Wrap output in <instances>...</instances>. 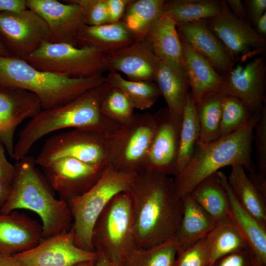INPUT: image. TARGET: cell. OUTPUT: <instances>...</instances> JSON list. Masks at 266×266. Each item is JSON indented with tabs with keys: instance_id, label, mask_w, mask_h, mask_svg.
<instances>
[{
	"instance_id": "obj_1",
	"label": "cell",
	"mask_w": 266,
	"mask_h": 266,
	"mask_svg": "<svg viewBox=\"0 0 266 266\" xmlns=\"http://www.w3.org/2000/svg\"><path fill=\"white\" fill-rule=\"evenodd\" d=\"M137 248L147 249L175 239L182 217V199L169 176L141 170L128 191Z\"/></svg>"
},
{
	"instance_id": "obj_2",
	"label": "cell",
	"mask_w": 266,
	"mask_h": 266,
	"mask_svg": "<svg viewBox=\"0 0 266 266\" xmlns=\"http://www.w3.org/2000/svg\"><path fill=\"white\" fill-rule=\"evenodd\" d=\"M111 87L106 78L101 84L65 104L42 109L19 132L12 158L21 160L41 138L64 129L90 130L109 136L121 127L101 111L102 101Z\"/></svg>"
},
{
	"instance_id": "obj_3",
	"label": "cell",
	"mask_w": 266,
	"mask_h": 266,
	"mask_svg": "<svg viewBox=\"0 0 266 266\" xmlns=\"http://www.w3.org/2000/svg\"><path fill=\"white\" fill-rule=\"evenodd\" d=\"M261 110L253 114L239 130L205 145H196L190 162L173 178L178 198L189 195L200 183L224 167L239 165L249 173L256 170L252 146L254 128Z\"/></svg>"
},
{
	"instance_id": "obj_4",
	"label": "cell",
	"mask_w": 266,
	"mask_h": 266,
	"mask_svg": "<svg viewBox=\"0 0 266 266\" xmlns=\"http://www.w3.org/2000/svg\"><path fill=\"white\" fill-rule=\"evenodd\" d=\"M14 165L11 192L0 212L25 209L35 212L42 221V239L69 231L73 220L68 204L53 195L38 172L34 158L27 155Z\"/></svg>"
},
{
	"instance_id": "obj_5",
	"label": "cell",
	"mask_w": 266,
	"mask_h": 266,
	"mask_svg": "<svg viewBox=\"0 0 266 266\" xmlns=\"http://www.w3.org/2000/svg\"><path fill=\"white\" fill-rule=\"evenodd\" d=\"M106 80L103 75L74 79L39 70L25 60L0 55V86L22 89L35 94L42 109L65 104Z\"/></svg>"
},
{
	"instance_id": "obj_6",
	"label": "cell",
	"mask_w": 266,
	"mask_h": 266,
	"mask_svg": "<svg viewBox=\"0 0 266 266\" xmlns=\"http://www.w3.org/2000/svg\"><path fill=\"white\" fill-rule=\"evenodd\" d=\"M135 174L107 165L92 188L67 203L73 220L75 243L78 247L95 252L91 237L96 220L115 196L128 191Z\"/></svg>"
},
{
	"instance_id": "obj_7",
	"label": "cell",
	"mask_w": 266,
	"mask_h": 266,
	"mask_svg": "<svg viewBox=\"0 0 266 266\" xmlns=\"http://www.w3.org/2000/svg\"><path fill=\"white\" fill-rule=\"evenodd\" d=\"M91 241L95 252L114 266H122L137 247L128 191L115 196L100 215L93 228Z\"/></svg>"
},
{
	"instance_id": "obj_8",
	"label": "cell",
	"mask_w": 266,
	"mask_h": 266,
	"mask_svg": "<svg viewBox=\"0 0 266 266\" xmlns=\"http://www.w3.org/2000/svg\"><path fill=\"white\" fill-rule=\"evenodd\" d=\"M107 55L91 45L75 47L44 41L24 59L34 68L70 78H88L108 71Z\"/></svg>"
},
{
	"instance_id": "obj_9",
	"label": "cell",
	"mask_w": 266,
	"mask_h": 266,
	"mask_svg": "<svg viewBox=\"0 0 266 266\" xmlns=\"http://www.w3.org/2000/svg\"><path fill=\"white\" fill-rule=\"evenodd\" d=\"M155 128L154 114H135L108 137L106 166L135 173L142 170Z\"/></svg>"
},
{
	"instance_id": "obj_10",
	"label": "cell",
	"mask_w": 266,
	"mask_h": 266,
	"mask_svg": "<svg viewBox=\"0 0 266 266\" xmlns=\"http://www.w3.org/2000/svg\"><path fill=\"white\" fill-rule=\"evenodd\" d=\"M100 132L73 129L48 137L35 163L41 167L59 159L69 157L94 165L106 166L107 138Z\"/></svg>"
},
{
	"instance_id": "obj_11",
	"label": "cell",
	"mask_w": 266,
	"mask_h": 266,
	"mask_svg": "<svg viewBox=\"0 0 266 266\" xmlns=\"http://www.w3.org/2000/svg\"><path fill=\"white\" fill-rule=\"evenodd\" d=\"M48 28L34 11L0 12V42L10 56L25 59L46 41Z\"/></svg>"
},
{
	"instance_id": "obj_12",
	"label": "cell",
	"mask_w": 266,
	"mask_h": 266,
	"mask_svg": "<svg viewBox=\"0 0 266 266\" xmlns=\"http://www.w3.org/2000/svg\"><path fill=\"white\" fill-rule=\"evenodd\" d=\"M106 166L65 157L41 168L48 185L58 194L59 199L68 203L92 188Z\"/></svg>"
},
{
	"instance_id": "obj_13",
	"label": "cell",
	"mask_w": 266,
	"mask_h": 266,
	"mask_svg": "<svg viewBox=\"0 0 266 266\" xmlns=\"http://www.w3.org/2000/svg\"><path fill=\"white\" fill-rule=\"evenodd\" d=\"M56 0H27V5L45 22L48 28L46 41L81 47L78 36L85 26L81 7L74 3Z\"/></svg>"
},
{
	"instance_id": "obj_14",
	"label": "cell",
	"mask_w": 266,
	"mask_h": 266,
	"mask_svg": "<svg viewBox=\"0 0 266 266\" xmlns=\"http://www.w3.org/2000/svg\"><path fill=\"white\" fill-rule=\"evenodd\" d=\"M154 114L155 131L142 170L175 176L182 116L172 115L167 107L161 108Z\"/></svg>"
},
{
	"instance_id": "obj_15",
	"label": "cell",
	"mask_w": 266,
	"mask_h": 266,
	"mask_svg": "<svg viewBox=\"0 0 266 266\" xmlns=\"http://www.w3.org/2000/svg\"><path fill=\"white\" fill-rule=\"evenodd\" d=\"M14 255L22 266H74L97 258L96 252L75 245L72 227L67 232L41 239L33 248Z\"/></svg>"
},
{
	"instance_id": "obj_16",
	"label": "cell",
	"mask_w": 266,
	"mask_h": 266,
	"mask_svg": "<svg viewBox=\"0 0 266 266\" xmlns=\"http://www.w3.org/2000/svg\"><path fill=\"white\" fill-rule=\"evenodd\" d=\"M42 110L40 101L33 93L18 88L0 86V142L10 157L13 156L17 128Z\"/></svg>"
},
{
	"instance_id": "obj_17",
	"label": "cell",
	"mask_w": 266,
	"mask_h": 266,
	"mask_svg": "<svg viewBox=\"0 0 266 266\" xmlns=\"http://www.w3.org/2000/svg\"><path fill=\"white\" fill-rule=\"evenodd\" d=\"M220 1V12L207 20V26L220 40L230 58L233 61L251 49L264 46L265 38L258 34L249 23L233 15L226 0Z\"/></svg>"
},
{
	"instance_id": "obj_18",
	"label": "cell",
	"mask_w": 266,
	"mask_h": 266,
	"mask_svg": "<svg viewBox=\"0 0 266 266\" xmlns=\"http://www.w3.org/2000/svg\"><path fill=\"white\" fill-rule=\"evenodd\" d=\"M266 67L262 58L233 66L225 76L222 91L237 98L254 114L265 102Z\"/></svg>"
},
{
	"instance_id": "obj_19",
	"label": "cell",
	"mask_w": 266,
	"mask_h": 266,
	"mask_svg": "<svg viewBox=\"0 0 266 266\" xmlns=\"http://www.w3.org/2000/svg\"><path fill=\"white\" fill-rule=\"evenodd\" d=\"M182 47L181 65L195 104L222 91L225 77L179 34Z\"/></svg>"
},
{
	"instance_id": "obj_20",
	"label": "cell",
	"mask_w": 266,
	"mask_h": 266,
	"mask_svg": "<svg viewBox=\"0 0 266 266\" xmlns=\"http://www.w3.org/2000/svg\"><path fill=\"white\" fill-rule=\"evenodd\" d=\"M159 61L146 39L107 56L109 72H122L135 81L154 82Z\"/></svg>"
},
{
	"instance_id": "obj_21",
	"label": "cell",
	"mask_w": 266,
	"mask_h": 266,
	"mask_svg": "<svg viewBox=\"0 0 266 266\" xmlns=\"http://www.w3.org/2000/svg\"><path fill=\"white\" fill-rule=\"evenodd\" d=\"M42 226L16 210L0 212V253L14 255L35 247L42 239Z\"/></svg>"
},
{
	"instance_id": "obj_22",
	"label": "cell",
	"mask_w": 266,
	"mask_h": 266,
	"mask_svg": "<svg viewBox=\"0 0 266 266\" xmlns=\"http://www.w3.org/2000/svg\"><path fill=\"white\" fill-rule=\"evenodd\" d=\"M177 29L190 46L220 74L225 76L234 66L220 40L207 27V20L179 25Z\"/></svg>"
},
{
	"instance_id": "obj_23",
	"label": "cell",
	"mask_w": 266,
	"mask_h": 266,
	"mask_svg": "<svg viewBox=\"0 0 266 266\" xmlns=\"http://www.w3.org/2000/svg\"><path fill=\"white\" fill-rule=\"evenodd\" d=\"M216 175L228 196L229 217L247 241L258 266H266V228L240 204L229 184L226 174L219 170Z\"/></svg>"
},
{
	"instance_id": "obj_24",
	"label": "cell",
	"mask_w": 266,
	"mask_h": 266,
	"mask_svg": "<svg viewBox=\"0 0 266 266\" xmlns=\"http://www.w3.org/2000/svg\"><path fill=\"white\" fill-rule=\"evenodd\" d=\"M154 82L166 102L170 113L182 116L190 87L181 64L169 60H159Z\"/></svg>"
},
{
	"instance_id": "obj_25",
	"label": "cell",
	"mask_w": 266,
	"mask_h": 266,
	"mask_svg": "<svg viewBox=\"0 0 266 266\" xmlns=\"http://www.w3.org/2000/svg\"><path fill=\"white\" fill-rule=\"evenodd\" d=\"M182 217L175 239L185 249L206 236L217 225L213 218L188 195L182 199Z\"/></svg>"
},
{
	"instance_id": "obj_26",
	"label": "cell",
	"mask_w": 266,
	"mask_h": 266,
	"mask_svg": "<svg viewBox=\"0 0 266 266\" xmlns=\"http://www.w3.org/2000/svg\"><path fill=\"white\" fill-rule=\"evenodd\" d=\"M78 39L81 46L93 45L107 55L135 42L133 35L121 21L97 26L85 25L80 31Z\"/></svg>"
},
{
	"instance_id": "obj_27",
	"label": "cell",
	"mask_w": 266,
	"mask_h": 266,
	"mask_svg": "<svg viewBox=\"0 0 266 266\" xmlns=\"http://www.w3.org/2000/svg\"><path fill=\"white\" fill-rule=\"evenodd\" d=\"M145 39L159 60H167L181 64L182 47L175 22L162 13L154 23Z\"/></svg>"
},
{
	"instance_id": "obj_28",
	"label": "cell",
	"mask_w": 266,
	"mask_h": 266,
	"mask_svg": "<svg viewBox=\"0 0 266 266\" xmlns=\"http://www.w3.org/2000/svg\"><path fill=\"white\" fill-rule=\"evenodd\" d=\"M227 179L240 204L266 228V200L254 186L244 167L239 165L232 166Z\"/></svg>"
},
{
	"instance_id": "obj_29",
	"label": "cell",
	"mask_w": 266,
	"mask_h": 266,
	"mask_svg": "<svg viewBox=\"0 0 266 266\" xmlns=\"http://www.w3.org/2000/svg\"><path fill=\"white\" fill-rule=\"evenodd\" d=\"M164 0H132L121 20L135 42L145 39L150 28L162 15Z\"/></svg>"
},
{
	"instance_id": "obj_30",
	"label": "cell",
	"mask_w": 266,
	"mask_h": 266,
	"mask_svg": "<svg viewBox=\"0 0 266 266\" xmlns=\"http://www.w3.org/2000/svg\"><path fill=\"white\" fill-rule=\"evenodd\" d=\"M189 195L217 224L229 217L228 196L216 173L200 183Z\"/></svg>"
},
{
	"instance_id": "obj_31",
	"label": "cell",
	"mask_w": 266,
	"mask_h": 266,
	"mask_svg": "<svg viewBox=\"0 0 266 266\" xmlns=\"http://www.w3.org/2000/svg\"><path fill=\"white\" fill-rule=\"evenodd\" d=\"M222 9L220 1L214 0H165L163 13L171 17L177 26L217 16Z\"/></svg>"
},
{
	"instance_id": "obj_32",
	"label": "cell",
	"mask_w": 266,
	"mask_h": 266,
	"mask_svg": "<svg viewBox=\"0 0 266 266\" xmlns=\"http://www.w3.org/2000/svg\"><path fill=\"white\" fill-rule=\"evenodd\" d=\"M199 135L196 104L189 92L187 95L182 114L176 175L186 166L192 159Z\"/></svg>"
},
{
	"instance_id": "obj_33",
	"label": "cell",
	"mask_w": 266,
	"mask_h": 266,
	"mask_svg": "<svg viewBox=\"0 0 266 266\" xmlns=\"http://www.w3.org/2000/svg\"><path fill=\"white\" fill-rule=\"evenodd\" d=\"M207 235L210 242L207 265L225 255L249 247L246 240L229 217L219 223Z\"/></svg>"
},
{
	"instance_id": "obj_34",
	"label": "cell",
	"mask_w": 266,
	"mask_h": 266,
	"mask_svg": "<svg viewBox=\"0 0 266 266\" xmlns=\"http://www.w3.org/2000/svg\"><path fill=\"white\" fill-rule=\"evenodd\" d=\"M222 92L210 95L196 104L200 135L197 145H203L220 138Z\"/></svg>"
},
{
	"instance_id": "obj_35",
	"label": "cell",
	"mask_w": 266,
	"mask_h": 266,
	"mask_svg": "<svg viewBox=\"0 0 266 266\" xmlns=\"http://www.w3.org/2000/svg\"><path fill=\"white\" fill-rule=\"evenodd\" d=\"M106 78L111 86L123 91L131 100L134 108L140 110L151 108L161 96L154 82L129 80L116 72H109Z\"/></svg>"
},
{
	"instance_id": "obj_36",
	"label": "cell",
	"mask_w": 266,
	"mask_h": 266,
	"mask_svg": "<svg viewBox=\"0 0 266 266\" xmlns=\"http://www.w3.org/2000/svg\"><path fill=\"white\" fill-rule=\"evenodd\" d=\"M178 248L175 239L147 249L136 247L122 266H174Z\"/></svg>"
},
{
	"instance_id": "obj_37",
	"label": "cell",
	"mask_w": 266,
	"mask_h": 266,
	"mask_svg": "<svg viewBox=\"0 0 266 266\" xmlns=\"http://www.w3.org/2000/svg\"><path fill=\"white\" fill-rule=\"evenodd\" d=\"M253 115L240 100L225 95L222 104L220 137L229 135L245 126Z\"/></svg>"
},
{
	"instance_id": "obj_38",
	"label": "cell",
	"mask_w": 266,
	"mask_h": 266,
	"mask_svg": "<svg viewBox=\"0 0 266 266\" xmlns=\"http://www.w3.org/2000/svg\"><path fill=\"white\" fill-rule=\"evenodd\" d=\"M134 109L128 96L121 89L112 86L104 97L101 105L102 113L120 126L126 124L133 118Z\"/></svg>"
},
{
	"instance_id": "obj_39",
	"label": "cell",
	"mask_w": 266,
	"mask_h": 266,
	"mask_svg": "<svg viewBox=\"0 0 266 266\" xmlns=\"http://www.w3.org/2000/svg\"><path fill=\"white\" fill-rule=\"evenodd\" d=\"M210 242L207 235L185 249L178 248L174 266H207Z\"/></svg>"
},
{
	"instance_id": "obj_40",
	"label": "cell",
	"mask_w": 266,
	"mask_h": 266,
	"mask_svg": "<svg viewBox=\"0 0 266 266\" xmlns=\"http://www.w3.org/2000/svg\"><path fill=\"white\" fill-rule=\"evenodd\" d=\"M66 2L74 3L82 8L85 24L97 26L108 23V16L106 0H67Z\"/></svg>"
},
{
	"instance_id": "obj_41",
	"label": "cell",
	"mask_w": 266,
	"mask_h": 266,
	"mask_svg": "<svg viewBox=\"0 0 266 266\" xmlns=\"http://www.w3.org/2000/svg\"><path fill=\"white\" fill-rule=\"evenodd\" d=\"M254 131L255 148L257 152L256 170L266 177V107H262L260 118L256 122Z\"/></svg>"
},
{
	"instance_id": "obj_42",
	"label": "cell",
	"mask_w": 266,
	"mask_h": 266,
	"mask_svg": "<svg viewBox=\"0 0 266 266\" xmlns=\"http://www.w3.org/2000/svg\"><path fill=\"white\" fill-rule=\"evenodd\" d=\"M207 266H258L254 254L249 247L225 255Z\"/></svg>"
},
{
	"instance_id": "obj_43",
	"label": "cell",
	"mask_w": 266,
	"mask_h": 266,
	"mask_svg": "<svg viewBox=\"0 0 266 266\" xmlns=\"http://www.w3.org/2000/svg\"><path fill=\"white\" fill-rule=\"evenodd\" d=\"M132 0H106L108 22L114 23L121 21L128 5Z\"/></svg>"
},
{
	"instance_id": "obj_44",
	"label": "cell",
	"mask_w": 266,
	"mask_h": 266,
	"mask_svg": "<svg viewBox=\"0 0 266 266\" xmlns=\"http://www.w3.org/2000/svg\"><path fill=\"white\" fill-rule=\"evenodd\" d=\"M5 149L4 145L0 142V180L11 185L15 173V167L7 159Z\"/></svg>"
},
{
	"instance_id": "obj_45",
	"label": "cell",
	"mask_w": 266,
	"mask_h": 266,
	"mask_svg": "<svg viewBox=\"0 0 266 266\" xmlns=\"http://www.w3.org/2000/svg\"><path fill=\"white\" fill-rule=\"evenodd\" d=\"M28 9L27 0H0V12L18 13Z\"/></svg>"
},
{
	"instance_id": "obj_46",
	"label": "cell",
	"mask_w": 266,
	"mask_h": 266,
	"mask_svg": "<svg viewBox=\"0 0 266 266\" xmlns=\"http://www.w3.org/2000/svg\"><path fill=\"white\" fill-rule=\"evenodd\" d=\"M250 19L255 25L257 21L266 12V0H250L248 1Z\"/></svg>"
},
{
	"instance_id": "obj_47",
	"label": "cell",
	"mask_w": 266,
	"mask_h": 266,
	"mask_svg": "<svg viewBox=\"0 0 266 266\" xmlns=\"http://www.w3.org/2000/svg\"><path fill=\"white\" fill-rule=\"evenodd\" d=\"M248 176L260 195L266 200V177L258 172L256 170L249 172Z\"/></svg>"
},
{
	"instance_id": "obj_48",
	"label": "cell",
	"mask_w": 266,
	"mask_h": 266,
	"mask_svg": "<svg viewBox=\"0 0 266 266\" xmlns=\"http://www.w3.org/2000/svg\"><path fill=\"white\" fill-rule=\"evenodd\" d=\"M226 1L233 10L234 13L233 15L240 19L245 20L247 13L241 1L239 0H228Z\"/></svg>"
},
{
	"instance_id": "obj_49",
	"label": "cell",
	"mask_w": 266,
	"mask_h": 266,
	"mask_svg": "<svg viewBox=\"0 0 266 266\" xmlns=\"http://www.w3.org/2000/svg\"><path fill=\"white\" fill-rule=\"evenodd\" d=\"M11 190V185L0 180V208L7 200Z\"/></svg>"
},
{
	"instance_id": "obj_50",
	"label": "cell",
	"mask_w": 266,
	"mask_h": 266,
	"mask_svg": "<svg viewBox=\"0 0 266 266\" xmlns=\"http://www.w3.org/2000/svg\"><path fill=\"white\" fill-rule=\"evenodd\" d=\"M0 266H22L14 255L0 253Z\"/></svg>"
},
{
	"instance_id": "obj_51",
	"label": "cell",
	"mask_w": 266,
	"mask_h": 266,
	"mask_svg": "<svg viewBox=\"0 0 266 266\" xmlns=\"http://www.w3.org/2000/svg\"><path fill=\"white\" fill-rule=\"evenodd\" d=\"M258 34L265 38L266 35V12L257 21L256 24Z\"/></svg>"
},
{
	"instance_id": "obj_52",
	"label": "cell",
	"mask_w": 266,
	"mask_h": 266,
	"mask_svg": "<svg viewBox=\"0 0 266 266\" xmlns=\"http://www.w3.org/2000/svg\"><path fill=\"white\" fill-rule=\"evenodd\" d=\"M97 254V258L93 266H114L104 256L100 254Z\"/></svg>"
},
{
	"instance_id": "obj_53",
	"label": "cell",
	"mask_w": 266,
	"mask_h": 266,
	"mask_svg": "<svg viewBox=\"0 0 266 266\" xmlns=\"http://www.w3.org/2000/svg\"><path fill=\"white\" fill-rule=\"evenodd\" d=\"M0 55L2 56H10L9 54L6 51V50L4 48L2 44L0 42Z\"/></svg>"
},
{
	"instance_id": "obj_54",
	"label": "cell",
	"mask_w": 266,
	"mask_h": 266,
	"mask_svg": "<svg viewBox=\"0 0 266 266\" xmlns=\"http://www.w3.org/2000/svg\"><path fill=\"white\" fill-rule=\"evenodd\" d=\"M95 261H90L79 263L74 266H93Z\"/></svg>"
}]
</instances>
